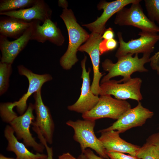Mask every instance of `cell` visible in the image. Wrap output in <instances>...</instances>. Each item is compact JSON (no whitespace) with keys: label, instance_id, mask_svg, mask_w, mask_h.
<instances>
[{"label":"cell","instance_id":"cell-35","mask_svg":"<svg viewBox=\"0 0 159 159\" xmlns=\"http://www.w3.org/2000/svg\"><path fill=\"white\" fill-rule=\"evenodd\" d=\"M0 159H17L16 158H12L7 157L1 154H0Z\"/></svg>","mask_w":159,"mask_h":159},{"label":"cell","instance_id":"cell-23","mask_svg":"<svg viewBox=\"0 0 159 159\" xmlns=\"http://www.w3.org/2000/svg\"><path fill=\"white\" fill-rule=\"evenodd\" d=\"M136 156L140 159H159V149L146 142L138 150Z\"/></svg>","mask_w":159,"mask_h":159},{"label":"cell","instance_id":"cell-33","mask_svg":"<svg viewBox=\"0 0 159 159\" xmlns=\"http://www.w3.org/2000/svg\"><path fill=\"white\" fill-rule=\"evenodd\" d=\"M45 147L46 148L47 153L48 159H53L52 148L49 147L47 145L45 146Z\"/></svg>","mask_w":159,"mask_h":159},{"label":"cell","instance_id":"cell-25","mask_svg":"<svg viewBox=\"0 0 159 159\" xmlns=\"http://www.w3.org/2000/svg\"><path fill=\"white\" fill-rule=\"evenodd\" d=\"M117 45V41L114 38L106 40L103 39L99 44V50L100 55L115 49Z\"/></svg>","mask_w":159,"mask_h":159},{"label":"cell","instance_id":"cell-26","mask_svg":"<svg viewBox=\"0 0 159 159\" xmlns=\"http://www.w3.org/2000/svg\"><path fill=\"white\" fill-rule=\"evenodd\" d=\"M107 154L110 159H140L136 156L127 155L121 152H110Z\"/></svg>","mask_w":159,"mask_h":159},{"label":"cell","instance_id":"cell-9","mask_svg":"<svg viewBox=\"0 0 159 159\" xmlns=\"http://www.w3.org/2000/svg\"><path fill=\"white\" fill-rule=\"evenodd\" d=\"M153 115V112L144 107L139 102L136 106L126 112L110 126L98 132L115 130L120 134L123 133L131 128L142 126Z\"/></svg>","mask_w":159,"mask_h":159},{"label":"cell","instance_id":"cell-12","mask_svg":"<svg viewBox=\"0 0 159 159\" xmlns=\"http://www.w3.org/2000/svg\"><path fill=\"white\" fill-rule=\"evenodd\" d=\"M102 35L92 32L85 43L81 46L78 51L85 52L90 56L92 64L93 77L91 85L92 91L95 95H100V82L104 74L99 71L100 56L99 44L103 40Z\"/></svg>","mask_w":159,"mask_h":159},{"label":"cell","instance_id":"cell-18","mask_svg":"<svg viewBox=\"0 0 159 159\" xmlns=\"http://www.w3.org/2000/svg\"><path fill=\"white\" fill-rule=\"evenodd\" d=\"M99 138L107 153L118 152L128 153L136 156L139 146L128 143L121 138L120 133L116 130H111L101 132Z\"/></svg>","mask_w":159,"mask_h":159},{"label":"cell","instance_id":"cell-22","mask_svg":"<svg viewBox=\"0 0 159 159\" xmlns=\"http://www.w3.org/2000/svg\"><path fill=\"white\" fill-rule=\"evenodd\" d=\"M12 64L0 62V95L7 91L9 87V78L12 72Z\"/></svg>","mask_w":159,"mask_h":159},{"label":"cell","instance_id":"cell-11","mask_svg":"<svg viewBox=\"0 0 159 159\" xmlns=\"http://www.w3.org/2000/svg\"><path fill=\"white\" fill-rule=\"evenodd\" d=\"M87 56H85L81 62L82 69L81 78L82 83L80 96L73 104L69 105L67 109L70 111H74L82 114L93 108L98 102L99 97L95 95L92 91L90 85V68L87 71L85 66Z\"/></svg>","mask_w":159,"mask_h":159},{"label":"cell","instance_id":"cell-5","mask_svg":"<svg viewBox=\"0 0 159 159\" xmlns=\"http://www.w3.org/2000/svg\"><path fill=\"white\" fill-rule=\"evenodd\" d=\"M131 108L130 103L125 100L113 98L110 95H102L94 107L82 114V117L84 120L95 121L104 118L117 120Z\"/></svg>","mask_w":159,"mask_h":159},{"label":"cell","instance_id":"cell-28","mask_svg":"<svg viewBox=\"0 0 159 159\" xmlns=\"http://www.w3.org/2000/svg\"><path fill=\"white\" fill-rule=\"evenodd\" d=\"M157 146L159 149V131L153 133L146 139V142Z\"/></svg>","mask_w":159,"mask_h":159},{"label":"cell","instance_id":"cell-7","mask_svg":"<svg viewBox=\"0 0 159 159\" xmlns=\"http://www.w3.org/2000/svg\"><path fill=\"white\" fill-rule=\"evenodd\" d=\"M119 47L115 54L118 59L127 54L139 53L150 54L153 52L156 43L159 41V35L157 33L141 31L138 35L140 37L132 39L127 42H125L120 32L117 33Z\"/></svg>","mask_w":159,"mask_h":159},{"label":"cell","instance_id":"cell-2","mask_svg":"<svg viewBox=\"0 0 159 159\" xmlns=\"http://www.w3.org/2000/svg\"><path fill=\"white\" fill-rule=\"evenodd\" d=\"M60 16L67 28L69 42L67 49L61 57L59 62L64 69L68 70L78 61L77 52L81 44L88 39L90 34L77 23L71 9H63Z\"/></svg>","mask_w":159,"mask_h":159},{"label":"cell","instance_id":"cell-8","mask_svg":"<svg viewBox=\"0 0 159 159\" xmlns=\"http://www.w3.org/2000/svg\"><path fill=\"white\" fill-rule=\"evenodd\" d=\"M142 83L141 79L139 77L132 78L122 84L110 80L100 84L99 95H112L119 100L131 99L139 102L143 99L140 91Z\"/></svg>","mask_w":159,"mask_h":159},{"label":"cell","instance_id":"cell-31","mask_svg":"<svg viewBox=\"0 0 159 159\" xmlns=\"http://www.w3.org/2000/svg\"><path fill=\"white\" fill-rule=\"evenodd\" d=\"M58 159H77L69 153H63L58 156Z\"/></svg>","mask_w":159,"mask_h":159},{"label":"cell","instance_id":"cell-6","mask_svg":"<svg viewBox=\"0 0 159 159\" xmlns=\"http://www.w3.org/2000/svg\"><path fill=\"white\" fill-rule=\"evenodd\" d=\"M140 0L132 4L130 8H122L116 13L115 24L120 26H131L141 31L159 33V27L144 13Z\"/></svg>","mask_w":159,"mask_h":159},{"label":"cell","instance_id":"cell-19","mask_svg":"<svg viewBox=\"0 0 159 159\" xmlns=\"http://www.w3.org/2000/svg\"><path fill=\"white\" fill-rule=\"evenodd\" d=\"M4 135L8 142L6 150L13 152L17 159H48L47 155L39 153L34 154L28 150L24 144L18 141L13 130L9 125L5 128Z\"/></svg>","mask_w":159,"mask_h":159},{"label":"cell","instance_id":"cell-32","mask_svg":"<svg viewBox=\"0 0 159 159\" xmlns=\"http://www.w3.org/2000/svg\"><path fill=\"white\" fill-rule=\"evenodd\" d=\"M58 5L64 9L67 8L68 4L67 1L66 0H59L58 1Z\"/></svg>","mask_w":159,"mask_h":159},{"label":"cell","instance_id":"cell-3","mask_svg":"<svg viewBox=\"0 0 159 159\" xmlns=\"http://www.w3.org/2000/svg\"><path fill=\"white\" fill-rule=\"evenodd\" d=\"M150 54H143L141 58H139L138 54L133 57L132 54H129L117 59L118 61L115 63L109 59H105L102 62V66L103 70L108 73L102 78L100 84L119 76L123 78L118 81V82H125L132 78L131 75L135 72H148V69L144 65L150 62Z\"/></svg>","mask_w":159,"mask_h":159},{"label":"cell","instance_id":"cell-16","mask_svg":"<svg viewBox=\"0 0 159 159\" xmlns=\"http://www.w3.org/2000/svg\"><path fill=\"white\" fill-rule=\"evenodd\" d=\"M32 25V23L20 37L13 41H10L7 37L0 35L1 62L11 64L13 63L18 54L31 40Z\"/></svg>","mask_w":159,"mask_h":159},{"label":"cell","instance_id":"cell-30","mask_svg":"<svg viewBox=\"0 0 159 159\" xmlns=\"http://www.w3.org/2000/svg\"><path fill=\"white\" fill-rule=\"evenodd\" d=\"M87 159H103L99 156H97L90 148H87L83 153Z\"/></svg>","mask_w":159,"mask_h":159},{"label":"cell","instance_id":"cell-24","mask_svg":"<svg viewBox=\"0 0 159 159\" xmlns=\"http://www.w3.org/2000/svg\"><path fill=\"white\" fill-rule=\"evenodd\" d=\"M145 2L148 18L159 24V0H145Z\"/></svg>","mask_w":159,"mask_h":159},{"label":"cell","instance_id":"cell-20","mask_svg":"<svg viewBox=\"0 0 159 159\" xmlns=\"http://www.w3.org/2000/svg\"><path fill=\"white\" fill-rule=\"evenodd\" d=\"M32 21H27L6 16L1 17L0 33L6 37L17 39L30 27Z\"/></svg>","mask_w":159,"mask_h":159},{"label":"cell","instance_id":"cell-15","mask_svg":"<svg viewBox=\"0 0 159 159\" xmlns=\"http://www.w3.org/2000/svg\"><path fill=\"white\" fill-rule=\"evenodd\" d=\"M138 0H117L110 2L101 1L97 6L98 9L103 10L101 16L94 21L82 26L86 27L92 32L102 35L106 29L105 25L109 19L126 6L135 2Z\"/></svg>","mask_w":159,"mask_h":159},{"label":"cell","instance_id":"cell-4","mask_svg":"<svg viewBox=\"0 0 159 159\" xmlns=\"http://www.w3.org/2000/svg\"><path fill=\"white\" fill-rule=\"evenodd\" d=\"M95 123V121L84 119L74 121L70 120L66 123L73 129V139L79 143L82 153L88 148H90L103 159H109L102 143L95 134L94 128Z\"/></svg>","mask_w":159,"mask_h":159},{"label":"cell","instance_id":"cell-1","mask_svg":"<svg viewBox=\"0 0 159 159\" xmlns=\"http://www.w3.org/2000/svg\"><path fill=\"white\" fill-rule=\"evenodd\" d=\"M34 105L29 103L27 109L22 115L18 116L14 111L9 110L5 103L0 105V114L2 120L9 123L13 130L18 140L22 139L26 147H32L35 151L42 153L45 147L35 140L30 132V125L34 121Z\"/></svg>","mask_w":159,"mask_h":159},{"label":"cell","instance_id":"cell-17","mask_svg":"<svg viewBox=\"0 0 159 159\" xmlns=\"http://www.w3.org/2000/svg\"><path fill=\"white\" fill-rule=\"evenodd\" d=\"M52 11L43 0H36L32 6L16 10L0 13L4 15L27 21L38 20L43 23L51 19Z\"/></svg>","mask_w":159,"mask_h":159},{"label":"cell","instance_id":"cell-27","mask_svg":"<svg viewBox=\"0 0 159 159\" xmlns=\"http://www.w3.org/2000/svg\"><path fill=\"white\" fill-rule=\"evenodd\" d=\"M150 65L153 70L159 74V51L150 58Z\"/></svg>","mask_w":159,"mask_h":159},{"label":"cell","instance_id":"cell-14","mask_svg":"<svg viewBox=\"0 0 159 159\" xmlns=\"http://www.w3.org/2000/svg\"><path fill=\"white\" fill-rule=\"evenodd\" d=\"M32 22L31 40L42 43L48 41L59 46L63 44L64 37L56 23L51 19L46 20L42 25V22L38 20H33Z\"/></svg>","mask_w":159,"mask_h":159},{"label":"cell","instance_id":"cell-13","mask_svg":"<svg viewBox=\"0 0 159 159\" xmlns=\"http://www.w3.org/2000/svg\"><path fill=\"white\" fill-rule=\"evenodd\" d=\"M35 120L32 123L38 128L47 143L51 144L54 129V124L49 107L44 104L42 97L41 89L34 95Z\"/></svg>","mask_w":159,"mask_h":159},{"label":"cell","instance_id":"cell-29","mask_svg":"<svg viewBox=\"0 0 159 159\" xmlns=\"http://www.w3.org/2000/svg\"><path fill=\"white\" fill-rule=\"evenodd\" d=\"M114 36V31L111 28L106 29L102 36V39L108 40L113 39Z\"/></svg>","mask_w":159,"mask_h":159},{"label":"cell","instance_id":"cell-10","mask_svg":"<svg viewBox=\"0 0 159 159\" xmlns=\"http://www.w3.org/2000/svg\"><path fill=\"white\" fill-rule=\"evenodd\" d=\"M17 69L19 74L25 76L28 80L29 85L27 91L18 101L6 104L10 110H13L14 108L16 107L17 112L20 115H21L27 109L26 102L29 97L33 93L41 89L43 85L45 82L52 80V77L48 74H35L22 65H18Z\"/></svg>","mask_w":159,"mask_h":159},{"label":"cell","instance_id":"cell-34","mask_svg":"<svg viewBox=\"0 0 159 159\" xmlns=\"http://www.w3.org/2000/svg\"><path fill=\"white\" fill-rule=\"evenodd\" d=\"M77 159H87V158L85 154L82 153L80 155H79Z\"/></svg>","mask_w":159,"mask_h":159},{"label":"cell","instance_id":"cell-21","mask_svg":"<svg viewBox=\"0 0 159 159\" xmlns=\"http://www.w3.org/2000/svg\"><path fill=\"white\" fill-rule=\"evenodd\" d=\"M36 0H1L0 13L29 8L32 6Z\"/></svg>","mask_w":159,"mask_h":159}]
</instances>
